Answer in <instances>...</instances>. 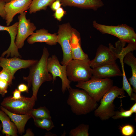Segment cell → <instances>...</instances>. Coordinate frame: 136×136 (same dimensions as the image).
I'll return each instance as SVG.
<instances>
[{"label":"cell","instance_id":"obj_1","mask_svg":"<svg viewBox=\"0 0 136 136\" xmlns=\"http://www.w3.org/2000/svg\"><path fill=\"white\" fill-rule=\"evenodd\" d=\"M49 53L47 48L44 47L42 56L39 60L31 66L29 74L27 77H23V80L27 82L28 87L32 86V96L36 100L39 89L44 82L53 81V77L48 71L47 60Z\"/></svg>","mask_w":136,"mask_h":136},{"label":"cell","instance_id":"obj_2","mask_svg":"<svg viewBox=\"0 0 136 136\" xmlns=\"http://www.w3.org/2000/svg\"><path fill=\"white\" fill-rule=\"evenodd\" d=\"M68 90L69 95L67 103L76 115H85L97 108V102L85 90L71 87Z\"/></svg>","mask_w":136,"mask_h":136},{"label":"cell","instance_id":"obj_3","mask_svg":"<svg viewBox=\"0 0 136 136\" xmlns=\"http://www.w3.org/2000/svg\"><path fill=\"white\" fill-rule=\"evenodd\" d=\"M124 93L122 88L113 86L101 99L99 105L95 110L94 115L102 120L112 117L115 112L114 100L119 95L124 96Z\"/></svg>","mask_w":136,"mask_h":136},{"label":"cell","instance_id":"obj_4","mask_svg":"<svg viewBox=\"0 0 136 136\" xmlns=\"http://www.w3.org/2000/svg\"><path fill=\"white\" fill-rule=\"evenodd\" d=\"M113 86V80L109 78L91 77L88 80L78 82L77 87L87 91L96 102L99 101L103 95Z\"/></svg>","mask_w":136,"mask_h":136},{"label":"cell","instance_id":"obj_5","mask_svg":"<svg viewBox=\"0 0 136 136\" xmlns=\"http://www.w3.org/2000/svg\"><path fill=\"white\" fill-rule=\"evenodd\" d=\"M93 27L103 34H108L118 38L122 42L128 43L136 44V34L133 29L125 24L117 26H109L93 21Z\"/></svg>","mask_w":136,"mask_h":136},{"label":"cell","instance_id":"obj_6","mask_svg":"<svg viewBox=\"0 0 136 136\" xmlns=\"http://www.w3.org/2000/svg\"><path fill=\"white\" fill-rule=\"evenodd\" d=\"M89 58L81 60L72 59L66 65L68 78L71 81L78 82L89 80L92 76V68Z\"/></svg>","mask_w":136,"mask_h":136},{"label":"cell","instance_id":"obj_7","mask_svg":"<svg viewBox=\"0 0 136 136\" xmlns=\"http://www.w3.org/2000/svg\"><path fill=\"white\" fill-rule=\"evenodd\" d=\"M36 100L32 96L30 97L22 96L21 98L18 99H14L10 96L4 98L1 105L12 113L23 115L29 114L33 108Z\"/></svg>","mask_w":136,"mask_h":136},{"label":"cell","instance_id":"obj_8","mask_svg":"<svg viewBox=\"0 0 136 136\" xmlns=\"http://www.w3.org/2000/svg\"><path fill=\"white\" fill-rule=\"evenodd\" d=\"M73 29L69 23L58 26L57 42L60 45L63 51V58L61 62L62 65H66L73 59L71 45Z\"/></svg>","mask_w":136,"mask_h":136},{"label":"cell","instance_id":"obj_9","mask_svg":"<svg viewBox=\"0 0 136 136\" xmlns=\"http://www.w3.org/2000/svg\"><path fill=\"white\" fill-rule=\"evenodd\" d=\"M47 69L49 73H51L53 77V82L59 77L62 82L61 89L64 93L65 91L71 87V81L68 78L66 72V65H61L57 57L55 55L48 57L47 62Z\"/></svg>","mask_w":136,"mask_h":136},{"label":"cell","instance_id":"obj_10","mask_svg":"<svg viewBox=\"0 0 136 136\" xmlns=\"http://www.w3.org/2000/svg\"><path fill=\"white\" fill-rule=\"evenodd\" d=\"M26 13L25 11L18 16V28L15 42L18 49L22 48L25 40L34 32L37 28L30 19L26 18Z\"/></svg>","mask_w":136,"mask_h":136},{"label":"cell","instance_id":"obj_11","mask_svg":"<svg viewBox=\"0 0 136 136\" xmlns=\"http://www.w3.org/2000/svg\"><path fill=\"white\" fill-rule=\"evenodd\" d=\"M32 0H12L6 3L5 10L6 16L5 20L7 26L12 22L17 14H21L29 9Z\"/></svg>","mask_w":136,"mask_h":136},{"label":"cell","instance_id":"obj_12","mask_svg":"<svg viewBox=\"0 0 136 136\" xmlns=\"http://www.w3.org/2000/svg\"><path fill=\"white\" fill-rule=\"evenodd\" d=\"M109 47L102 45L99 46L95 58L90 60V65L91 68L116 61L118 59L117 55L109 44Z\"/></svg>","mask_w":136,"mask_h":136},{"label":"cell","instance_id":"obj_13","mask_svg":"<svg viewBox=\"0 0 136 136\" xmlns=\"http://www.w3.org/2000/svg\"><path fill=\"white\" fill-rule=\"evenodd\" d=\"M92 73L91 77L96 78L122 76V72L116 61L92 68Z\"/></svg>","mask_w":136,"mask_h":136},{"label":"cell","instance_id":"obj_14","mask_svg":"<svg viewBox=\"0 0 136 136\" xmlns=\"http://www.w3.org/2000/svg\"><path fill=\"white\" fill-rule=\"evenodd\" d=\"M38 60L34 59L25 60L16 57L11 58H4L0 56V66L9 69L14 75L19 70L29 68Z\"/></svg>","mask_w":136,"mask_h":136},{"label":"cell","instance_id":"obj_15","mask_svg":"<svg viewBox=\"0 0 136 136\" xmlns=\"http://www.w3.org/2000/svg\"><path fill=\"white\" fill-rule=\"evenodd\" d=\"M18 24V22H16L10 26H5L0 25V31H7L10 35L11 38V43L9 48L2 53L3 56L6 55L7 57H8L10 56L12 57H19L21 56L18 51V49L15 43Z\"/></svg>","mask_w":136,"mask_h":136},{"label":"cell","instance_id":"obj_16","mask_svg":"<svg viewBox=\"0 0 136 136\" xmlns=\"http://www.w3.org/2000/svg\"><path fill=\"white\" fill-rule=\"evenodd\" d=\"M57 35L56 33L51 34L44 28L36 30L29 36L27 39V42L32 44L36 42H44L50 46L56 44Z\"/></svg>","mask_w":136,"mask_h":136},{"label":"cell","instance_id":"obj_17","mask_svg":"<svg viewBox=\"0 0 136 136\" xmlns=\"http://www.w3.org/2000/svg\"><path fill=\"white\" fill-rule=\"evenodd\" d=\"M64 6L74 7L78 8L91 9L96 10L103 6L104 4L101 0H60Z\"/></svg>","mask_w":136,"mask_h":136},{"label":"cell","instance_id":"obj_18","mask_svg":"<svg viewBox=\"0 0 136 136\" xmlns=\"http://www.w3.org/2000/svg\"><path fill=\"white\" fill-rule=\"evenodd\" d=\"M0 108L10 117L16 126L18 133L20 135L24 133L25 125L28 120L32 118L31 116L29 114L20 115L13 113L1 106Z\"/></svg>","mask_w":136,"mask_h":136},{"label":"cell","instance_id":"obj_19","mask_svg":"<svg viewBox=\"0 0 136 136\" xmlns=\"http://www.w3.org/2000/svg\"><path fill=\"white\" fill-rule=\"evenodd\" d=\"M71 45L73 59L83 60L89 58L87 54L82 48L80 36L73 29Z\"/></svg>","mask_w":136,"mask_h":136},{"label":"cell","instance_id":"obj_20","mask_svg":"<svg viewBox=\"0 0 136 136\" xmlns=\"http://www.w3.org/2000/svg\"><path fill=\"white\" fill-rule=\"evenodd\" d=\"M9 116L2 110H0V120L2 126V133L6 136H17V128L14 124L10 120Z\"/></svg>","mask_w":136,"mask_h":136},{"label":"cell","instance_id":"obj_21","mask_svg":"<svg viewBox=\"0 0 136 136\" xmlns=\"http://www.w3.org/2000/svg\"><path fill=\"white\" fill-rule=\"evenodd\" d=\"M123 62L131 67L132 75L128 79L129 83L132 87L133 92L136 93V58L132 52H130L124 56Z\"/></svg>","mask_w":136,"mask_h":136},{"label":"cell","instance_id":"obj_22","mask_svg":"<svg viewBox=\"0 0 136 136\" xmlns=\"http://www.w3.org/2000/svg\"><path fill=\"white\" fill-rule=\"evenodd\" d=\"M56 0H32L29 9V13L31 14L41 10H45Z\"/></svg>","mask_w":136,"mask_h":136},{"label":"cell","instance_id":"obj_23","mask_svg":"<svg viewBox=\"0 0 136 136\" xmlns=\"http://www.w3.org/2000/svg\"><path fill=\"white\" fill-rule=\"evenodd\" d=\"M29 114L31 116L33 120L51 118L49 111L45 106L40 107L36 109L33 108Z\"/></svg>","mask_w":136,"mask_h":136},{"label":"cell","instance_id":"obj_24","mask_svg":"<svg viewBox=\"0 0 136 136\" xmlns=\"http://www.w3.org/2000/svg\"><path fill=\"white\" fill-rule=\"evenodd\" d=\"M88 125L81 124L75 128L72 129L70 131L69 135L70 136H88Z\"/></svg>","mask_w":136,"mask_h":136},{"label":"cell","instance_id":"obj_25","mask_svg":"<svg viewBox=\"0 0 136 136\" xmlns=\"http://www.w3.org/2000/svg\"><path fill=\"white\" fill-rule=\"evenodd\" d=\"M35 125L37 127L48 131L54 127L51 119L44 118L33 120Z\"/></svg>","mask_w":136,"mask_h":136},{"label":"cell","instance_id":"obj_26","mask_svg":"<svg viewBox=\"0 0 136 136\" xmlns=\"http://www.w3.org/2000/svg\"><path fill=\"white\" fill-rule=\"evenodd\" d=\"M121 135L124 136H131L135 132L134 126L129 124L120 126L119 128Z\"/></svg>","mask_w":136,"mask_h":136},{"label":"cell","instance_id":"obj_27","mask_svg":"<svg viewBox=\"0 0 136 136\" xmlns=\"http://www.w3.org/2000/svg\"><path fill=\"white\" fill-rule=\"evenodd\" d=\"M14 75L9 69L2 68V70L0 72V79L5 80L10 85L13 79Z\"/></svg>","mask_w":136,"mask_h":136},{"label":"cell","instance_id":"obj_28","mask_svg":"<svg viewBox=\"0 0 136 136\" xmlns=\"http://www.w3.org/2000/svg\"><path fill=\"white\" fill-rule=\"evenodd\" d=\"M132 114L129 110H126L122 109L120 111H115L112 118L114 119L128 118L131 117Z\"/></svg>","mask_w":136,"mask_h":136},{"label":"cell","instance_id":"obj_29","mask_svg":"<svg viewBox=\"0 0 136 136\" xmlns=\"http://www.w3.org/2000/svg\"><path fill=\"white\" fill-rule=\"evenodd\" d=\"M10 85L7 81L4 80L0 79V94L4 97L8 92V87Z\"/></svg>","mask_w":136,"mask_h":136},{"label":"cell","instance_id":"obj_30","mask_svg":"<svg viewBox=\"0 0 136 136\" xmlns=\"http://www.w3.org/2000/svg\"><path fill=\"white\" fill-rule=\"evenodd\" d=\"M65 13V11L61 7L55 11L53 15L56 19L60 21Z\"/></svg>","mask_w":136,"mask_h":136},{"label":"cell","instance_id":"obj_31","mask_svg":"<svg viewBox=\"0 0 136 136\" xmlns=\"http://www.w3.org/2000/svg\"><path fill=\"white\" fill-rule=\"evenodd\" d=\"M5 4L4 2L0 0V16L3 19H5L6 16L5 10Z\"/></svg>","mask_w":136,"mask_h":136},{"label":"cell","instance_id":"obj_32","mask_svg":"<svg viewBox=\"0 0 136 136\" xmlns=\"http://www.w3.org/2000/svg\"><path fill=\"white\" fill-rule=\"evenodd\" d=\"M61 5L60 0H56L52 3L50 6L52 10L55 11L61 7Z\"/></svg>","mask_w":136,"mask_h":136},{"label":"cell","instance_id":"obj_33","mask_svg":"<svg viewBox=\"0 0 136 136\" xmlns=\"http://www.w3.org/2000/svg\"><path fill=\"white\" fill-rule=\"evenodd\" d=\"M28 87L27 86L24 84H21L18 87V89L21 92H28Z\"/></svg>","mask_w":136,"mask_h":136},{"label":"cell","instance_id":"obj_34","mask_svg":"<svg viewBox=\"0 0 136 136\" xmlns=\"http://www.w3.org/2000/svg\"><path fill=\"white\" fill-rule=\"evenodd\" d=\"M21 93L18 89H15L13 92V96H12V98L15 99L21 98L22 96L21 95Z\"/></svg>","mask_w":136,"mask_h":136},{"label":"cell","instance_id":"obj_35","mask_svg":"<svg viewBox=\"0 0 136 136\" xmlns=\"http://www.w3.org/2000/svg\"><path fill=\"white\" fill-rule=\"evenodd\" d=\"M34 135V134L31 131L30 128H28L27 129L26 133L23 136H33Z\"/></svg>","mask_w":136,"mask_h":136},{"label":"cell","instance_id":"obj_36","mask_svg":"<svg viewBox=\"0 0 136 136\" xmlns=\"http://www.w3.org/2000/svg\"><path fill=\"white\" fill-rule=\"evenodd\" d=\"M129 110L132 113H136V103H135L130 108Z\"/></svg>","mask_w":136,"mask_h":136},{"label":"cell","instance_id":"obj_37","mask_svg":"<svg viewBox=\"0 0 136 136\" xmlns=\"http://www.w3.org/2000/svg\"><path fill=\"white\" fill-rule=\"evenodd\" d=\"M1 0V1H2L6 3H7L10 2V1L12 0Z\"/></svg>","mask_w":136,"mask_h":136},{"label":"cell","instance_id":"obj_38","mask_svg":"<svg viewBox=\"0 0 136 136\" xmlns=\"http://www.w3.org/2000/svg\"><path fill=\"white\" fill-rule=\"evenodd\" d=\"M2 123L0 124V132L2 128Z\"/></svg>","mask_w":136,"mask_h":136},{"label":"cell","instance_id":"obj_39","mask_svg":"<svg viewBox=\"0 0 136 136\" xmlns=\"http://www.w3.org/2000/svg\"><path fill=\"white\" fill-rule=\"evenodd\" d=\"M0 67H1L0 66ZM0 71H1V70H0Z\"/></svg>","mask_w":136,"mask_h":136}]
</instances>
